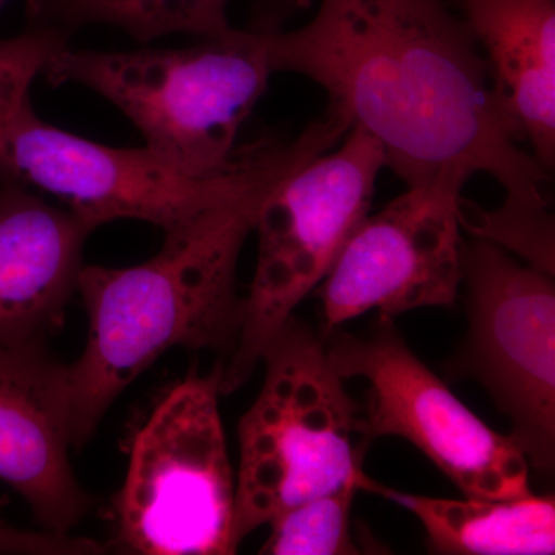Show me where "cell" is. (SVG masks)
I'll list each match as a JSON object with an SVG mask.
<instances>
[{"mask_svg": "<svg viewBox=\"0 0 555 555\" xmlns=\"http://www.w3.org/2000/svg\"><path fill=\"white\" fill-rule=\"evenodd\" d=\"M272 73H298L327 109L379 142L409 189L462 195L486 173L503 206L547 214L551 171L506 118L466 22L443 0H321L305 27L269 36Z\"/></svg>", "mask_w": 555, "mask_h": 555, "instance_id": "6da1fadb", "label": "cell"}, {"mask_svg": "<svg viewBox=\"0 0 555 555\" xmlns=\"http://www.w3.org/2000/svg\"><path fill=\"white\" fill-rule=\"evenodd\" d=\"M553 278L489 241L463 248L469 315L463 366L511 420L509 437L540 470L553 469L555 456Z\"/></svg>", "mask_w": 555, "mask_h": 555, "instance_id": "9c48e42d", "label": "cell"}, {"mask_svg": "<svg viewBox=\"0 0 555 555\" xmlns=\"http://www.w3.org/2000/svg\"><path fill=\"white\" fill-rule=\"evenodd\" d=\"M75 550L72 537L54 532L25 531L0 524V554H69Z\"/></svg>", "mask_w": 555, "mask_h": 555, "instance_id": "ac0fdd59", "label": "cell"}, {"mask_svg": "<svg viewBox=\"0 0 555 555\" xmlns=\"http://www.w3.org/2000/svg\"><path fill=\"white\" fill-rule=\"evenodd\" d=\"M328 360L341 378L367 383L360 436L369 444L398 437L414 444L465 496L531 494L529 462L516 441L481 422L409 349L393 320L367 334L323 331Z\"/></svg>", "mask_w": 555, "mask_h": 555, "instance_id": "ba28073f", "label": "cell"}, {"mask_svg": "<svg viewBox=\"0 0 555 555\" xmlns=\"http://www.w3.org/2000/svg\"><path fill=\"white\" fill-rule=\"evenodd\" d=\"M385 156L374 137L352 127L337 152L288 171L259 206L258 261L241 309V327L221 393L240 389L273 335L317 291L353 230L369 215Z\"/></svg>", "mask_w": 555, "mask_h": 555, "instance_id": "8992f818", "label": "cell"}, {"mask_svg": "<svg viewBox=\"0 0 555 555\" xmlns=\"http://www.w3.org/2000/svg\"><path fill=\"white\" fill-rule=\"evenodd\" d=\"M68 33L30 27L10 39H0V134L30 101V89L56 51L68 46Z\"/></svg>", "mask_w": 555, "mask_h": 555, "instance_id": "e0dca14e", "label": "cell"}, {"mask_svg": "<svg viewBox=\"0 0 555 555\" xmlns=\"http://www.w3.org/2000/svg\"><path fill=\"white\" fill-rule=\"evenodd\" d=\"M374 492L408 509L425 528L430 553L543 555L555 551L554 496L440 499L406 494L378 483Z\"/></svg>", "mask_w": 555, "mask_h": 555, "instance_id": "5bb4252c", "label": "cell"}, {"mask_svg": "<svg viewBox=\"0 0 555 555\" xmlns=\"http://www.w3.org/2000/svg\"><path fill=\"white\" fill-rule=\"evenodd\" d=\"M230 0H27L30 27L72 31L87 25H112L139 42L163 36L206 39L230 30Z\"/></svg>", "mask_w": 555, "mask_h": 555, "instance_id": "9a60e30c", "label": "cell"}, {"mask_svg": "<svg viewBox=\"0 0 555 555\" xmlns=\"http://www.w3.org/2000/svg\"><path fill=\"white\" fill-rule=\"evenodd\" d=\"M346 133L324 112L291 144H247L228 170L192 175L149 149L107 147L50 126L27 101L0 134V188L50 193L94 229L139 219L167 232L283 178L335 147Z\"/></svg>", "mask_w": 555, "mask_h": 555, "instance_id": "3957f363", "label": "cell"}, {"mask_svg": "<svg viewBox=\"0 0 555 555\" xmlns=\"http://www.w3.org/2000/svg\"><path fill=\"white\" fill-rule=\"evenodd\" d=\"M280 179L167 230L158 254L142 264L83 266L78 292L89 334L78 360L64 366L72 448L86 447L120 393L175 347L233 352L241 250Z\"/></svg>", "mask_w": 555, "mask_h": 555, "instance_id": "7a4b0ae2", "label": "cell"}, {"mask_svg": "<svg viewBox=\"0 0 555 555\" xmlns=\"http://www.w3.org/2000/svg\"><path fill=\"white\" fill-rule=\"evenodd\" d=\"M363 491L350 481L327 494L313 496L273 518L261 554L343 555L361 553L350 531L353 499Z\"/></svg>", "mask_w": 555, "mask_h": 555, "instance_id": "2e32d148", "label": "cell"}, {"mask_svg": "<svg viewBox=\"0 0 555 555\" xmlns=\"http://www.w3.org/2000/svg\"><path fill=\"white\" fill-rule=\"evenodd\" d=\"M65 364L43 349L0 347V480L46 531L68 535L91 496L69 462Z\"/></svg>", "mask_w": 555, "mask_h": 555, "instance_id": "8fae6325", "label": "cell"}, {"mask_svg": "<svg viewBox=\"0 0 555 555\" xmlns=\"http://www.w3.org/2000/svg\"><path fill=\"white\" fill-rule=\"evenodd\" d=\"M506 118L547 171L555 164V0H463Z\"/></svg>", "mask_w": 555, "mask_h": 555, "instance_id": "4fadbf2b", "label": "cell"}, {"mask_svg": "<svg viewBox=\"0 0 555 555\" xmlns=\"http://www.w3.org/2000/svg\"><path fill=\"white\" fill-rule=\"evenodd\" d=\"M222 364L190 372L156 404L131 444L113 502L115 543L141 555H228L236 480L219 414Z\"/></svg>", "mask_w": 555, "mask_h": 555, "instance_id": "52a82bcc", "label": "cell"}, {"mask_svg": "<svg viewBox=\"0 0 555 555\" xmlns=\"http://www.w3.org/2000/svg\"><path fill=\"white\" fill-rule=\"evenodd\" d=\"M266 377L238 426L232 543L291 507L350 481L369 491V443L345 378L328 360L323 337L292 317L266 346Z\"/></svg>", "mask_w": 555, "mask_h": 555, "instance_id": "5b68a950", "label": "cell"}, {"mask_svg": "<svg viewBox=\"0 0 555 555\" xmlns=\"http://www.w3.org/2000/svg\"><path fill=\"white\" fill-rule=\"evenodd\" d=\"M462 195L412 188L353 230L317 287L323 331L377 310L382 320L454 305L463 280Z\"/></svg>", "mask_w": 555, "mask_h": 555, "instance_id": "30bf717a", "label": "cell"}, {"mask_svg": "<svg viewBox=\"0 0 555 555\" xmlns=\"http://www.w3.org/2000/svg\"><path fill=\"white\" fill-rule=\"evenodd\" d=\"M93 230L30 189L0 188V347L43 349L60 331Z\"/></svg>", "mask_w": 555, "mask_h": 555, "instance_id": "7c38bea8", "label": "cell"}, {"mask_svg": "<svg viewBox=\"0 0 555 555\" xmlns=\"http://www.w3.org/2000/svg\"><path fill=\"white\" fill-rule=\"evenodd\" d=\"M275 28H230L185 49L82 51L64 47L43 67L51 86L79 83L116 105L145 149L192 175L228 170L236 138L268 90Z\"/></svg>", "mask_w": 555, "mask_h": 555, "instance_id": "277c9868", "label": "cell"}, {"mask_svg": "<svg viewBox=\"0 0 555 555\" xmlns=\"http://www.w3.org/2000/svg\"><path fill=\"white\" fill-rule=\"evenodd\" d=\"M7 3V0H0V10L3 9V5H5Z\"/></svg>", "mask_w": 555, "mask_h": 555, "instance_id": "d6986e66", "label": "cell"}]
</instances>
